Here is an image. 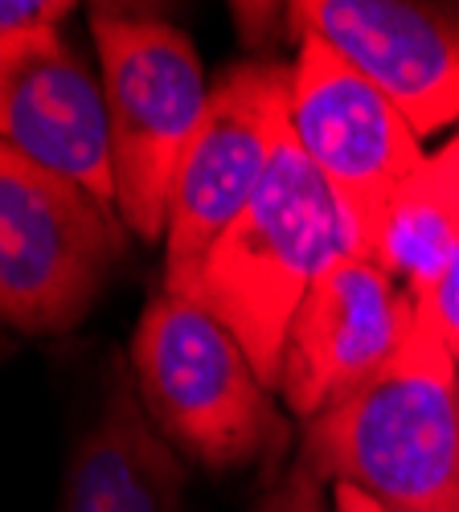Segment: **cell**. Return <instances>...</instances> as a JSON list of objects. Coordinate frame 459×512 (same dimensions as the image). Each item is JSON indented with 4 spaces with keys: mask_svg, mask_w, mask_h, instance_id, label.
Returning a JSON list of instances; mask_svg holds the SVG:
<instances>
[{
    "mask_svg": "<svg viewBox=\"0 0 459 512\" xmlns=\"http://www.w3.org/2000/svg\"><path fill=\"white\" fill-rule=\"evenodd\" d=\"M296 463L390 512H459V369L419 308L365 386L304 422Z\"/></svg>",
    "mask_w": 459,
    "mask_h": 512,
    "instance_id": "1",
    "label": "cell"
},
{
    "mask_svg": "<svg viewBox=\"0 0 459 512\" xmlns=\"http://www.w3.org/2000/svg\"><path fill=\"white\" fill-rule=\"evenodd\" d=\"M349 246L361 242L341 201L308 164L296 136H287L259 193L205 254L185 300L226 324L263 386L279 394L287 324L316 275Z\"/></svg>",
    "mask_w": 459,
    "mask_h": 512,
    "instance_id": "2",
    "label": "cell"
},
{
    "mask_svg": "<svg viewBox=\"0 0 459 512\" xmlns=\"http://www.w3.org/2000/svg\"><path fill=\"white\" fill-rule=\"evenodd\" d=\"M128 365L152 426L185 463L238 472L291 439L275 390L263 386L230 328L193 300L160 287L140 312Z\"/></svg>",
    "mask_w": 459,
    "mask_h": 512,
    "instance_id": "3",
    "label": "cell"
},
{
    "mask_svg": "<svg viewBox=\"0 0 459 512\" xmlns=\"http://www.w3.org/2000/svg\"><path fill=\"white\" fill-rule=\"evenodd\" d=\"M91 37L107 103L115 209L140 242H164L181 156L210 107L193 41L160 17L95 5Z\"/></svg>",
    "mask_w": 459,
    "mask_h": 512,
    "instance_id": "4",
    "label": "cell"
},
{
    "mask_svg": "<svg viewBox=\"0 0 459 512\" xmlns=\"http://www.w3.org/2000/svg\"><path fill=\"white\" fill-rule=\"evenodd\" d=\"M128 226L78 181L0 144V324L25 336L78 328L107 291Z\"/></svg>",
    "mask_w": 459,
    "mask_h": 512,
    "instance_id": "5",
    "label": "cell"
},
{
    "mask_svg": "<svg viewBox=\"0 0 459 512\" xmlns=\"http://www.w3.org/2000/svg\"><path fill=\"white\" fill-rule=\"evenodd\" d=\"M291 136V62L246 58L218 74L169 193L160 287L189 295L205 254L259 193L279 144Z\"/></svg>",
    "mask_w": 459,
    "mask_h": 512,
    "instance_id": "6",
    "label": "cell"
},
{
    "mask_svg": "<svg viewBox=\"0 0 459 512\" xmlns=\"http://www.w3.org/2000/svg\"><path fill=\"white\" fill-rule=\"evenodd\" d=\"M291 136L361 246H373L394 189L427 156L406 115L316 37H304L291 58Z\"/></svg>",
    "mask_w": 459,
    "mask_h": 512,
    "instance_id": "7",
    "label": "cell"
},
{
    "mask_svg": "<svg viewBox=\"0 0 459 512\" xmlns=\"http://www.w3.org/2000/svg\"><path fill=\"white\" fill-rule=\"evenodd\" d=\"M414 324L406 287L373 259L369 246H349L308 287L287 324L279 398L300 422L316 418L378 373Z\"/></svg>",
    "mask_w": 459,
    "mask_h": 512,
    "instance_id": "8",
    "label": "cell"
},
{
    "mask_svg": "<svg viewBox=\"0 0 459 512\" xmlns=\"http://www.w3.org/2000/svg\"><path fill=\"white\" fill-rule=\"evenodd\" d=\"M287 29L365 74L427 140L459 123V5L439 0H296Z\"/></svg>",
    "mask_w": 459,
    "mask_h": 512,
    "instance_id": "9",
    "label": "cell"
},
{
    "mask_svg": "<svg viewBox=\"0 0 459 512\" xmlns=\"http://www.w3.org/2000/svg\"><path fill=\"white\" fill-rule=\"evenodd\" d=\"M0 144L115 205L103 82L62 29L0 41Z\"/></svg>",
    "mask_w": 459,
    "mask_h": 512,
    "instance_id": "10",
    "label": "cell"
},
{
    "mask_svg": "<svg viewBox=\"0 0 459 512\" xmlns=\"http://www.w3.org/2000/svg\"><path fill=\"white\" fill-rule=\"evenodd\" d=\"M58 512H185V463L152 426L128 361L66 459Z\"/></svg>",
    "mask_w": 459,
    "mask_h": 512,
    "instance_id": "11",
    "label": "cell"
},
{
    "mask_svg": "<svg viewBox=\"0 0 459 512\" xmlns=\"http://www.w3.org/2000/svg\"><path fill=\"white\" fill-rule=\"evenodd\" d=\"M459 246V132L427 152L419 168L394 189L378 238H373V259H378L423 308L435 283L443 279L451 254Z\"/></svg>",
    "mask_w": 459,
    "mask_h": 512,
    "instance_id": "12",
    "label": "cell"
},
{
    "mask_svg": "<svg viewBox=\"0 0 459 512\" xmlns=\"http://www.w3.org/2000/svg\"><path fill=\"white\" fill-rule=\"evenodd\" d=\"M259 512H332V488L304 463H291V472H283L279 484L263 496Z\"/></svg>",
    "mask_w": 459,
    "mask_h": 512,
    "instance_id": "13",
    "label": "cell"
},
{
    "mask_svg": "<svg viewBox=\"0 0 459 512\" xmlns=\"http://www.w3.org/2000/svg\"><path fill=\"white\" fill-rule=\"evenodd\" d=\"M70 13H74L70 0H0V41L41 29H62Z\"/></svg>",
    "mask_w": 459,
    "mask_h": 512,
    "instance_id": "14",
    "label": "cell"
},
{
    "mask_svg": "<svg viewBox=\"0 0 459 512\" xmlns=\"http://www.w3.org/2000/svg\"><path fill=\"white\" fill-rule=\"evenodd\" d=\"M419 312L439 328L443 345H447V353L455 357V369H459V246H455V254H451L443 279L435 283L431 300H427Z\"/></svg>",
    "mask_w": 459,
    "mask_h": 512,
    "instance_id": "15",
    "label": "cell"
},
{
    "mask_svg": "<svg viewBox=\"0 0 459 512\" xmlns=\"http://www.w3.org/2000/svg\"><path fill=\"white\" fill-rule=\"evenodd\" d=\"M332 512H390V508L353 484H332Z\"/></svg>",
    "mask_w": 459,
    "mask_h": 512,
    "instance_id": "16",
    "label": "cell"
},
{
    "mask_svg": "<svg viewBox=\"0 0 459 512\" xmlns=\"http://www.w3.org/2000/svg\"><path fill=\"white\" fill-rule=\"evenodd\" d=\"M0 353H5V345H0Z\"/></svg>",
    "mask_w": 459,
    "mask_h": 512,
    "instance_id": "17",
    "label": "cell"
}]
</instances>
